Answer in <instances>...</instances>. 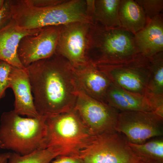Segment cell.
Segmentation results:
<instances>
[{"instance_id":"1","label":"cell","mask_w":163,"mask_h":163,"mask_svg":"<svg viewBox=\"0 0 163 163\" xmlns=\"http://www.w3.org/2000/svg\"><path fill=\"white\" fill-rule=\"evenodd\" d=\"M26 68L34 105L41 117L64 113L75 104L79 90L73 67L65 58L55 53Z\"/></svg>"},{"instance_id":"2","label":"cell","mask_w":163,"mask_h":163,"mask_svg":"<svg viewBox=\"0 0 163 163\" xmlns=\"http://www.w3.org/2000/svg\"><path fill=\"white\" fill-rule=\"evenodd\" d=\"M141 55L133 34L122 27L107 29L94 22L90 24L86 50L88 63L120 64Z\"/></svg>"},{"instance_id":"3","label":"cell","mask_w":163,"mask_h":163,"mask_svg":"<svg viewBox=\"0 0 163 163\" xmlns=\"http://www.w3.org/2000/svg\"><path fill=\"white\" fill-rule=\"evenodd\" d=\"M12 18L19 26L31 30L73 22H93L87 0H64L58 4L42 8L28 6L20 0L12 1Z\"/></svg>"},{"instance_id":"4","label":"cell","mask_w":163,"mask_h":163,"mask_svg":"<svg viewBox=\"0 0 163 163\" xmlns=\"http://www.w3.org/2000/svg\"><path fill=\"white\" fill-rule=\"evenodd\" d=\"M45 118H24L14 110L3 112L0 120V148L21 155L45 149Z\"/></svg>"},{"instance_id":"5","label":"cell","mask_w":163,"mask_h":163,"mask_svg":"<svg viewBox=\"0 0 163 163\" xmlns=\"http://www.w3.org/2000/svg\"><path fill=\"white\" fill-rule=\"evenodd\" d=\"M95 137L91 149L79 155L83 163H143L133 152L122 134L116 131Z\"/></svg>"},{"instance_id":"6","label":"cell","mask_w":163,"mask_h":163,"mask_svg":"<svg viewBox=\"0 0 163 163\" xmlns=\"http://www.w3.org/2000/svg\"><path fill=\"white\" fill-rule=\"evenodd\" d=\"M115 129L132 143L141 144L163 135V116L155 111H119Z\"/></svg>"},{"instance_id":"7","label":"cell","mask_w":163,"mask_h":163,"mask_svg":"<svg viewBox=\"0 0 163 163\" xmlns=\"http://www.w3.org/2000/svg\"><path fill=\"white\" fill-rule=\"evenodd\" d=\"M94 66L113 84L127 91L145 96L150 75L148 58L141 55L124 63Z\"/></svg>"},{"instance_id":"8","label":"cell","mask_w":163,"mask_h":163,"mask_svg":"<svg viewBox=\"0 0 163 163\" xmlns=\"http://www.w3.org/2000/svg\"><path fill=\"white\" fill-rule=\"evenodd\" d=\"M90 24L75 22L60 26L55 53L65 58L74 67L88 63L86 50Z\"/></svg>"},{"instance_id":"9","label":"cell","mask_w":163,"mask_h":163,"mask_svg":"<svg viewBox=\"0 0 163 163\" xmlns=\"http://www.w3.org/2000/svg\"><path fill=\"white\" fill-rule=\"evenodd\" d=\"M60 26L45 27L37 34L27 36L22 39L17 53L24 67L36 61L49 57L55 53Z\"/></svg>"},{"instance_id":"10","label":"cell","mask_w":163,"mask_h":163,"mask_svg":"<svg viewBox=\"0 0 163 163\" xmlns=\"http://www.w3.org/2000/svg\"><path fill=\"white\" fill-rule=\"evenodd\" d=\"M76 108L84 120L97 135L116 131L119 111L79 91Z\"/></svg>"},{"instance_id":"11","label":"cell","mask_w":163,"mask_h":163,"mask_svg":"<svg viewBox=\"0 0 163 163\" xmlns=\"http://www.w3.org/2000/svg\"><path fill=\"white\" fill-rule=\"evenodd\" d=\"M14 93V112L20 115L37 118L41 116L34 105L28 73L26 68L12 66L10 75V86Z\"/></svg>"},{"instance_id":"12","label":"cell","mask_w":163,"mask_h":163,"mask_svg":"<svg viewBox=\"0 0 163 163\" xmlns=\"http://www.w3.org/2000/svg\"><path fill=\"white\" fill-rule=\"evenodd\" d=\"M73 68L79 91L107 104L106 94L112 83L107 76L95 66L89 63Z\"/></svg>"},{"instance_id":"13","label":"cell","mask_w":163,"mask_h":163,"mask_svg":"<svg viewBox=\"0 0 163 163\" xmlns=\"http://www.w3.org/2000/svg\"><path fill=\"white\" fill-rule=\"evenodd\" d=\"M42 29L27 30L16 23L11 18L0 29V60L5 61L14 67L25 68L18 57L17 50L22 38L38 34Z\"/></svg>"},{"instance_id":"14","label":"cell","mask_w":163,"mask_h":163,"mask_svg":"<svg viewBox=\"0 0 163 163\" xmlns=\"http://www.w3.org/2000/svg\"><path fill=\"white\" fill-rule=\"evenodd\" d=\"M161 14L147 20L145 27L134 35L139 53L149 58L163 52V19Z\"/></svg>"},{"instance_id":"15","label":"cell","mask_w":163,"mask_h":163,"mask_svg":"<svg viewBox=\"0 0 163 163\" xmlns=\"http://www.w3.org/2000/svg\"><path fill=\"white\" fill-rule=\"evenodd\" d=\"M106 99L107 104L119 111H154L145 96L127 91L112 83Z\"/></svg>"},{"instance_id":"16","label":"cell","mask_w":163,"mask_h":163,"mask_svg":"<svg viewBox=\"0 0 163 163\" xmlns=\"http://www.w3.org/2000/svg\"><path fill=\"white\" fill-rule=\"evenodd\" d=\"M150 78L145 96L155 111L163 112V52L149 58Z\"/></svg>"},{"instance_id":"17","label":"cell","mask_w":163,"mask_h":163,"mask_svg":"<svg viewBox=\"0 0 163 163\" xmlns=\"http://www.w3.org/2000/svg\"><path fill=\"white\" fill-rule=\"evenodd\" d=\"M119 18L122 27L135 34L146 25L147 18L142 7L133 0H120Z\"/></svg>"},{"instance_id":"18","label":"cell","mask_w":163,"mask_h":163,"mask_svg":"<svg viewBox=\"0 0 163 163\" xmlns=\"http://www.w3.org/2000/svg\"><path fill=\"white\" fill-rule=\"evenodd\" d=\"M120 0H94L91 17L93 22L107 29L121 27L119 18Z\"/></svg>"},{"instance_id":"19","label":"cell","mask_w":163,"mask_h":163,"mask_svg":"<svg viewBox=\"0 0 163 163\" xmlns=\"http://www.w3.org/2000/svg\"><path fill=\"white\" fill-rule=\"evenodd\" d=\"M127 143L134 154L143 163H163V139L155 137L141 144Z\"/></svg>"},{"instance_id":"20","label":"cell","mask_w":163,"mask_h":163,"mask_svg":"<svg viewBox=\"0 0 163 163\" xmlns=\"http://www.w3.org/2000/svg\"><path fill=\"white\" fill-rule=\"evenodd\" d=\"M62 155L58 147L52 146L24 155L11 152L8 163H50L53 159Z\"/></svg>"},{"instance_id":"21","label":"cell","mask_w":163,"mask_h":163,"mask_svg":"<svg viewBox=\"0 0 163 163\" xmlns=\"http://www.w3.org/2000/svg\"><path fill=\"white\" fill-rule=\"evenodd\" d=\"M142 7L147 20L161 14L163 10V0H135Z\"/></svg>"},{"instance_id":"22","label":"cell","mask_w":163,"mask_h":163,"mask_svg":"<svg viewBox=\"0 0 163 163\" xmlns=\"http://www.w3.org/2000/svg\"><path fill=\"white\" fill-rule=\"evenodd\" d=\"M12 66L0 60V100L5 96L7 88H10V75Z\"/></svg>"},{"instance_id":"23","label":"cell","mask_w":163,"mask_h":163,"mask_svg":"<svg viewBox=\"0 0 163 163\" xmlns=\"http://www.w3.org/2000/svg\"><path fill=\"white\" fill-rule=\"evenodd\" d=\"M12 0H5L2 8L0 10V29L11 19V6Z\"/></svg>"},{"instance_id":"24","label":"cell","mask_w":163,"mask_h":163,"mask_svg":"<svg viewBox=\"0 0 163 163\" xmlns=\"http://www.w3.org/2000/svg\"><path fill=\"white\" fill-rule=\"evenodd\" d=\"M64 0H21L24 5L28 6L42 8L59 4Z\"/></svg>"},{"instance_id":"25","label":"cell","mask_w":163,"mask_h":163,"mask_svg":"<svg viewBox=\"0 0 163 163\" xmlns=\"http://www.w3.org/2000/svg\"><path fill=\"white\" fill-rule=\"evenodd\" d=\"M51 163H83L82 160L77 155L62 156L58 158Z\"/></svg>"},{"instance_id":"26","label":"cell","mask_w":163,"mask_h":163,"mask_svg":"<svg viewBox=\"0 0 163 163\" xmlns=\"http://www.w3.org/2000/svg\"><path fill=\"white\" fill-rule=\"evenodd\" d=\"M11 153L7 152L0 154V163H8Z\"/></svg>"},{"instance_id":"27","label":"cell","mask_w":163,"mask_h":163,"mask_svg":"<svg viewBox=\"0 0 163 163\" xmlns=\"http://www.w3.org/2000/svg\"><path fill=\"white\" fill-rule=\"evenodd\" d=\"M5 1L4 0H0V10L3 7Z\"/></svg>"}]
</instances>
